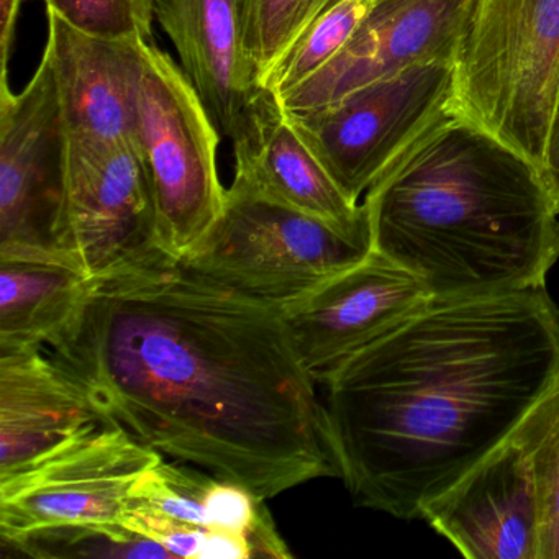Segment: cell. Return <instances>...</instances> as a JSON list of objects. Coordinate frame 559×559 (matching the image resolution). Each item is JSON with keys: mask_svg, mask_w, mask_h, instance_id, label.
Masks as SVG:
<instances>
[{"mask_svg": "<svg viewBox=\"0 0 559 559\" xmlns=\"http://www.w3.org/2000/svg\"><path fill=\"white\" fill-rule=\"evenodd\" d=\"M47 349L110 424L258 499L340 477L319 384L281 307L178 261L94 281Z\"/></svg>", "mask_w": 559, "mask_h": 559, "instance_id": "1", "label": "cell"}, {"mask_svg": "<svg viewBox=\"0 0 559 559\" xmlns=\"http://www.w3.org/2000/svg\"><path fill=\"white\" fill-rule=\"evenodd\" d=\"M558 385L545 287L433 300L322 385L340 479L361 506L420 516Z\"/></svg>", "mask_w": 559, "mask_h": 559, "instance_id": "2", "label": "cell"}, {"mask_svg": "<svg viewBox=\"0 0 559 559\" xmlns=\"http://www.w3.org/2000/svg\"><path fill=\"white\" fill-rule=\"evenodd\" d=\"M361 204L376 253L438 302L545 287L559 258V204L542 166L453 109Z\"/></svg>", "mask_w": 559, "mask_h": 559, "instance_id": "3", "label": "cell"}, {"mask_svg": "<svg viewBox=\"0 0 559 559\" xmlns=\"http://www.w3.org/2000/svg\"><path fill=\"white\" fill-rule=\"evenodd\" d=\"M558 99L559 0H473L454 61V112L543 168Z\"/></svg>", "mask_w": 559, "mask_h": 559, "instance_id": "4", "label": "cell"}, {"mask_svg": "<svg viewBox=\"0 0 559 559\" xmlns=\"http://www.w3.org/2000/svg\"><path fill=\"white\" fill-rule=\"evenodd\" d=\"M372 251L369 218L340 227L234 179L221 217L178 263L247 299L284 307Z\"/></svg>", "mask_w": 559, "mask_h": 559, "instance_id": "5", "label": "cell"}, {"mask_svg": "<svg viewBox=\"0 0 559 559\" xmlns=\"http://www.w3.org/2000/svg\"><path fill=\"white\" fill-rule=\"evenodd\" d=\"M221 132L181 67L143 41L133 142L145 163L163 248L181 260L224 211Z\"/></svg>", "mask_w": 559, "mask_h": 559, "instance_id": "6", "label": "cell"}, {"mask_svg": "<svg viewBox=\"0 0 559 559\" xmlns=\"http://www.w3.org/2000/svg\"><path fill=\"white\" fill-rule=\"evenodd\" d=\"M454 64H418L287 120L355 204L453 109Z\"/></svg>", "mask_w": 559, "mask_h": 559, "instance_id": "7", "label": "cell"}, {"mask_svg": "<svg viewBox=\"0 0 559 559\" xmlns=\"http://www.w3.org/2000/svg\"><path fill=\"white\" fill-rule=\"evenodd\" d=\"M67 156L57 80L44 53L21 93L0 94V260L76 270L63 250Z\"/></svg>", "mask_w": 559, "mask_h": 559, "instance_id": "8", "label": "cell"}, {"mask_svg": "<svg viewBox=\"0 0 559 559\" xmlns=\"http://www.w3.org/2000/svg\"><path fill=\"white\" fill-rule=\"evenodd\" d=\"M163 454L116 425L86 431L0 477L5 543L60 526H122L130 492Z\"/></svg>", "mask_w": 559, "mask_h": 559, "instance_id": "9", "label": "cell"}, {"mask_svg": "<svg viewBox=\"0 0 559 559\" xmlns=\"http://www.w3.org/2000/svg\"><path fill=\"white\" fill-rule=\"evenodd\" d=\"M63 250L93 281L175 260L163 248L152 182L133 140L68 143Z\"/></svg>", "mask_w": 559, "mask_h": 559, "instance_id": "10", "label": "cell"}, {"mask_svg": "<svg viewBox=\"0 0 559 559\" xmlns=\"http://www.w3.org/2000/svg\"><path fill=\"white\" fill-rule=\"evenodd\" d=\"M431 302L414 274L372 251L281 310L300 362L323 385L349 359Z\"/></svg>", "mask_w": 559, "mask_h": 559, "instance_id": "11", "label": "cell"}, {"mask_svg": "<svg viewBox=\"0 0 559 559\" xmlns=\"http://www.w3.org/2000/svg\"><path fill=\"white\" fill-rule=\"evenodd\" d=\"M153 4L182 71L221 135L231 143L235 162L247 158L281 104L261 86L251 67L241 0H153Z\"/></svg>", "mask_w": 559, "mask_h": 559, "instance_id": "12", "label": "cell"}, {"mask_svg": "<svg viewBox=\"0 0 559 559\" xmlns=\"http://www.w3.org/2000/svg\"><path fill=\"white\" fill-rule=\"evenodd\" d=\"M473 0H378L345 47L281 96L284 112H309L418 64L456 61Z\"/></svg>", "mask_w": 559, "mask_h": 559, "instance_id": "13", "label": "cell"}, {"mask_svg": "<svg viewBox=\"0 0 559 559\" xmlns=\"http://www.w3.org/2000/svg\"><path fill=\"white\" fill-rule=\"evenodd\" d=\"M520 425L421 510L464 558L538 559L535 474Z\"/></svg>", "mask_w": 559, "mask_h": 559, "instance_id": "14", "label": "cell"}, {"mask_svg": "<svg viewBox=\"0 0 559 559\" xmlns=\"http://www.w3.org/2000/svg\"><path fill=\"white\" fill-rule=\"evenodd\" d=\"M106 425L86 385L45 346L0 352V477Z\"/></svg>", "mask_w": 559, "mask_h": 559, "instance_id": "15", "label": "cell"}, {"mask_svg": "<svg viewBox=\"0 0 559 559\" xmlns=\"http://www.w3.org/2000/svg\"><path fill=\"white\" fill-rule=\"evenodd\" d=\"M44 53L57 80L68 143L133 140L142 38L91 37L47 14Z\"/></svg>", "mask_w": 559, "mask_h": 559, "instance_id": "16", "label": "cell"}, {"mask_svg": "<svg viewBox=\"0 0 559 559\" xmlns=\"http://www.w3.org/2000/svg\"><path fill=\"white\" fill-rule=\"evenodd\" d=\"M234 179L270 201L340 227L368 222L365 205L346 198L283 109L267 123L257 150L235 162Z\"/></svg>", "mask_w": 559, "mask_h": 559, "instance_id": "17", "label": "cell"}, {"mask_svg": "<svg viewBox=\"0 0 559 559\" xmlns=\"http://www.w3.org/2000/svg\"><path fill=\"white\" fill-rule=\"evenodd\" d=\"M93 286L86 274L63 264L0 260V352L47 348Z\"/></svg>", "mask_w": 559, "mask_h": 559, "instance_id": "18", "label": "cell"}, {"mask_svg": "<svg viewBox=\"0 0 559 559\" xmlns=\"http://www.w3.org/2000/svg\"><path fill=\"white\" fill-rule=\"evenodd\" d=\"M378 0H330L273 68L264 87L280 99L325 67L371 14Z\"/></svg>", "mask_w": 559, "mask_h": 559, "instance_id": "19", "label": "cell"}, {"mask_svg": "<svg viewBox=\"0 0 559 559\" xmlns=\"http://www.w3.org/2000/svg\"><path fill=\"white\" fill-rule=\"evenodd\" d=\"M538 500V559H559V385L522 421Z\"/></svg>", "mask_w": 559, "mask_h": 559, "instance_id": "20", "label": "cell"}, {"mask_svg": "<svg viewBox=\"0 0 559 559\" xmlns=\"http://www.w3.org/2000/svg\"><path fill=\"white\" fill-rule=\"evenodd\" d=\"M330 0H241L245 48L261 86ZM266 90V87H264Z\"/></svg>", "mask_w": 559, "mask_h": 559, "instance_id": "21", "label": "cell"}, {"mask_svg": "<svg viewBox=\"0 0 559 559\" xmlns=\"http://www.w3.org/2000/svg\"><path fill=\"white\" fill-rule=\"evenodd\" d=\"M19 551L35 558H171L152 539L126 526H60L38 530L12 539Z\"/></svg>", "mask_w": 559, "mask_h": 559, "instance_id": "22", "label": "cell"}, {"mask_svg": "<svg viewBox=\"0 0 559 559\" xmlns=\"http://www.w3.org/2000/svg\"><path fill=\"white\" fill-rule=\"evenodd\" d=\"M47 14L104 40L153 41V0H44Z\"/></svg>", "mask_w": 559, "mask_h": 559, "instance_id": "23", "label": "cell"}, {"mask_svg": "<svg viewBox=\"0 0 559 559\" xmlns=\"http://www.w3.org/2000/svg\"><path fill=\"white\" fill-rule=\"evenodd\" d=\"M24 0H0V94L11 93L9 61L14 47L15 27Z\"/></svg>", "mask_w": 559, "mask_h": 559, "instance_id": "24", "label": "cell"}, {"mask_svg": "<svg viewBox=\"0 0 559 559\" xmlns=\"http://www.w3.org/2000/svg\"><path fill=\"white\" fill-rule=\"evenodd\" d=\"M543 169H545L546 179H548L559 204V99L556 104L555 116H552L551 129H549Z\"/></svg>", "mask_w": 559, "mask_h": 559, "instance_id": "25", "label": "cell"}]
</instances>
